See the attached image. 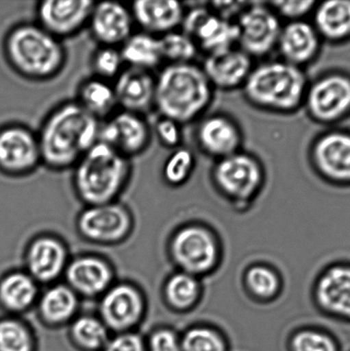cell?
Masks as SVG:
<instances>
[{
    "label": "cell",
    "instance_id": "obj_30",
    "mask_svg": "<svg viewBox=\"0 0 350 351\" xmlns=\"http://www.w3.org/2000/svg\"><path fill=\"white\" fill-rule=\"evenodd\" d=\"M164 302L175 312L185 313L197 307L201 301L202 287L200 278L177 271L164 281Z\"/></svg>",
    "mask_w": 350,
    "mask_h": 351
},
{
    "label": "cell",
    "instance_id": "obj_9",
    "mask_svg": "<svg viewBox=\"0 0 350 351\" xmlns=\"http://www.w3.org/2000/svg\"><path fill=\"white\" fill-rule=\"evenodd\" d=\"M99 299L98 317L114 335L136 332L145 317V295L129 281L116 282Z\"/></svg>",
    "mask_w": 350,
    "mask_h": 351
},
{
    "label": "cell",
    "instance_id": "obj_41",
    "mask_svg": "<svg viewBox=\"0 0 350 351\" xmlns=\"http://www.w3.org/2000/svg\"><path fill=\"white\" fill-rule=\"evenodd\" d=\"M279 17L293 21L303 20L308 14L313 12L317 2L315 1H273L267 3Z\"/></svg>",
    "mask_w": 350,
    "mask_h": 351
},
{
    "label": "cell",
    "instance_id": "obj_15",
    "mask_svg": "<svg viewBox=\"0 0 350 351\" xmlns=\"http://www.w3.org/2000/svg\"><path fill=\"white\" fill-rule=\"evenodd\" d=\"M95 1L44 0L36 6L37 23L58 39L75 36L88 25Z\"/></svg>",
    "mask_w": 350,
    "mask_h": 351
},
{
    "label": "cell",
    "instance_id": "obj_24",
    "mask_svg": "<svg viewBox=\"0 0 350 351\" xmlns=\"http://www.w3.org/2000/svg\"><path fill=\"white\" fill-rule=\"evenodd\" d=\"M321 36L313 23L299 20L282 26L277 48L284 61L303 68L317 58L321 49Z\"/></svg>",
    "mask_w": 350,
    "mask_h": 351
},
{
    "label": "cell",
    "instance_id": "obj_5",
    "mask_svg": "<svg viewBox=\"0 0 350 351\" xmlns=\"http://www.w3.org/2000/svg\"><path fill=\"white\" fill-rule=\"evenodd\" d=\"M308 86L303 68L276 60L253 68L242 91L249 104L257 108L290 114L303 106Z\"/></svg>",
    "mask_w": 350,
    "mask_h": 351
},
{
    "label": "cell",
    "instance_id": "obj_11",
    "mask_svg": "<svg viewBox=\"0 0 350 351\" xmlns=\"http://www.w3.org/2000/svg\"><path fill=\"white\" fill-rule=\"evenodd\" d=\"M181 26L183 32L208 55L232 49L238 43L234 21L222 19L209 7L194 6L185 12Z\"/></svg>",
    "mask_w": 350,
    "mask_h": 351
},
{
    "label": "cell",
    "instance_id": "obj_22",
    "mask_svg": "<svg viewBox=\"0 0 350 351\" xmlns=\"http://www.w3.org/2000/svg\"><path fill=\"white\" fill-rule=\"evenodd\" d=\"M116 103L123 111L149 112L154 106L156 78L151 71L125 67L115 79Z\"/></svg>",
    "mask_w": 350,
    "mask_h": 351
},
{
    "label": "cell",
    "instance_id": "obj_28",
    "mask_svg": "<svg viewBox=\"0 0 350 351\" xmlns=\"http://www.w3.org/2000/svg\"><path fill=\"white\" fill-rule=\"evenodd\" d=\"M314 23L321 38L330 41L345 39L350 34V1L330 0L317 3Z\"/></svg>",
    "mask_w": 350,
    "mask_h": 351
},
{
    "label": "cell",
    "instance_id": "obj_8",
    "mask_svg": "<svg viewBox=\"0 0 350 351\" xmlns=\"http://www.w3.org/2000/svg\"><path fill=\"white\" fill-rule=\"evenodd\" d=\"M77 230L89 243L116 245L128 239L133 232L132 212L118 202L87 206L79 213Z\"/></svg>",
    "mask_w": 350,
    "mask_h": 351
},
{
    "label": "cell",
    "instance_id": "obj_1",
    "mask_svg": "<svg viewBox=\"0 0 350 351\" xmlns=\"http://www.w3.org/2000/svg\"><path fill=\"white\" fill-rule=\"evenodd\" d=\"M101 125L75 99L57 106L37 133L42 165L57 171L74 168L99 142Z\"/></svg>",
    "mask_w": 350,
    "mask_h": 351
},
{
    "label": "cell",
    "instance_id": "obj_4",
    "mask_svg": "<svg viewBox=\"0 0 350 351\" xmlns=\"http://www.w3.org/2000/svg\"><path fill=\"white\" fill-rule=\"evenodd\" d=\"M7 60L20 77L47 81L64 70L67 51L63 43L39 24L22 23L10 30L5 40Z\"/></svg>",
    "mask_w": 350,
    "mask_h": 351
},
{
    "label": "cell",
    "instance_id": "obj_6",
    "mask_svg": "<svg viewBox=\"0 0 350 351\" xmlns=\"http://www.w3.org/2000/svg\"><path fill=\"white\" fill-rule=\"evenodd\" d=\"M168 254L177 271L200 278L214 273L221 264V241L208 226L190 223L171 236Z\"/></svg>",
    "mask_w": 350,
    "mask_h": 351
},
{
    "label": "cell",
    "instance_id": "obj_25",
    "mask_svg": "<svg viewBox=\"0 0 350 351\" xmlns=\"http://www.w3.org/2000/svg\"><path fill=\"white\" fill-rule=\"evenodd\" d=\"M129 8L135 24L156 36L177 30L185 14L183 3L175 0H137Z\"/></svg>",
    "mask_w": 350,
    "mask_h": 351
},
{
    "label": "cell",
    "instance_id": "obj_16",
    "mask_svg": "<svg viewBox=\"0 0 350 351\" xmlns=\"http://www.w3.org/2000/svg\"><path fill=\"white\" fill-rule=\"evenodd\" d=\"M68 261L64 241L51 234L34 237L24 253L25 271L38 284H55L64 274Z\"/></svg>",
    "mask_w": 350,
    "mask_h": 351
},
{
    "label": "cell",
    "instance_id": "obj_42",
    "mask_svg": "<svg viewBox=\"0 0 350 351\" xmlns=\"http://www.w3.org/2000/svg\"><path fill=\"white\" fill-rule=\"evenodd\" d=\"M154 132L163 146L174 149L179 147L183 138L180 123L166 117H161L154 126Z\"/></svg>",
    "mask_w": 350,
    "mask_h": 351
},
{
    "label": "cell",
    "instance_id": "obj_32",
    "mask_svg": "<svg viewBox=\"0 0 350 351\" xmlns=\"http://www.w3.org/2000/svg\"><path fill=\"white\" fill-rule=\"evenodd\" d=\"M68 325V338L82 351H101L111 339V332L98 316L77 315Z\"/></svg>",
    "mask_w": 350,
    "mask_h": 351
},
{
    "label": "cell",
    "instance_id": "obj_37",
    "mask_svg": "<svg viewBox=\"0 0 350 351\" xmlns=\"http://www.w3.org/2000/svg\"><path fill=\"white\" fill-rule=\"evenodd\" d=\"M159 37L164 61L168 64L191 63L197 56V44L183 31L175 30Z\"/></svg>",
    "mask_w": 350,
    "mask_h": 351
},
{
    "label": "cell",
    "instance_id": "obj_40",
    "mask_svg": "<svg viewBox=\"0 0 350 351\" xmlns=\"http://www.w3.org/2000/svg\"><path fill=\"white\" fill-rule=\"evenodd\" d=\"M146 346L147 351H182L180 335L166 326L154 329L146 339Z\"/></svg>",
    "mask_w": 350,
    "mask_h": 351
},
{
    "label": "cell",
    "instance_id": "obj_17",
    "mask_svg": "<svg viewBox=\"0 0 350 351\" xmlns=\"http://www.w3.org/2000/svg\"><path fill=\"white\" fill-rule=\"evenodd\" d=\"M65 284L79 298H101L115 283L114 268L96 254H82L70 260L65 269Z\"/></svg>",
    "mask_w": 350,
    "mask_h": 351
},
{
    "label": "cell",
    "instance_id": "obj_39",
    "mask_svg": "<svg viewBox=\"0 0 350 351\" xmlns=\"http://www.w3.org/2000/svg\"><path fill=\"white\" fill-rule=\"evenodd\" d=\"M125 65L119 47L101 46L92 54L91 66L96 77L106 81L116 79Z\"/></svg>",
    "mask_w": 350,
    "mask_h": 351
},
{
    "label": "cell",
    "instance_id": "obj_43",
    "mask_svg": "<svg viewBox=\"0 0 350 351\" xmlns=\"http://www.w3.org/2000/svg\"><path fill=\"white\" fill-rule=\"evenodd\" d=\"M101 351H147L146 340L136 332L111 337Z\"/></svg>",
    "mask_w": 350,
    "mask_h": 351
},
{
    "label": "cell",
    "instance_id": "obj_36",
    "mask_svg": "<svg viewBox=\"0 0 350 351\" xmlns=\"http://www.w3.org/2000/svg\"><path fill=\"white\" fill-rule=\"evenodd\" d=\"M195 167V157L186 147H177L167 157L162 168L164 181L176 188L186 184Z\"/></svg>",
    "mask_w": 350,
    "mask_h": 351
},
{
    "label": "cell",
    "instance_id": "obj_14",
    "mask_svg": "<svg viewBox=\"0 0 350 351\" xmlns=\"http://www.w3.org/2000/svg\"><path fill=\"white\" fill-rule=\"evenodd\" d=\"M151 140L152 130L139 113L120 110L101 122L99 141L129 159L145 152Z\"/></svg>",
    "mask_w": 350,
    "mask_h": 351
},
{
    "label": "cell",
    "instance_id": "obj_33",
    "mask_svg": "<svg viewBox=\"0 0 350 351\" xmlns=\"http://www.w3.org/2000/svg\"><path fill=\"white\" fill-rule=\"evenodd\" d=\"M246 290L260 302H271L280 294V275L268 265L257 263L247 268L243 276Z\"/></svg>",
    "mask_w": 350,
    "mask_h": 351
},
{
    "label": "cell",
    "instance_id": "obj_34",
    "mask_svg": "<svg viewBox=\"0 0 350 351\" xmlns=\"http://www.w3.org/2000/svg\"><path fill=\"white\" fill-rule=\"evenodd\" d=\"M32 329L17 316L0 318V351H36Z\"/></svg>",
    "mask_w": 350,
    "mask_h": 351
},
{
    "label": "cell",
    "instance_id": "obj_13",
    "mask_svg": "<svg viewBox=\"0 0 350 351\" xmlns=\"http://www.w3.org/2000/svg\"><path fill=\"white\" fill-rule=\"evenodd\" d=\"M42 165L37 133L22 123L0 130V170L10 176L29 175Z\"/></svg>",
    "mask_w": 350,
    "mask_h": 351
},
{
    "label": "cell",
    "instance_id": "obj_26",
    "mask_svg": "<svg viewBox=\"0 0 350 351\" xmlns=\"http://www.w3.org/2000/svg\"><path fill=\"white\" fill-rule=\"evenodd\" d=\"M79 298L66 284L55 283L40 294L36 302L38 316L43 324L60 328L77 317Z\"/></svg>",
    "mask_w": 350,
    "mask_h": 351
},
{
    "label": "cell",
    "instance_id": "obj_29",
    "mask_svg": "<svg viewBox=\"0 0 350 351\" xmlns=\"http://www.w3.org/2000/svg\"><path fill=\"white\" fill-rule=\"evenodd\" d=\"M119 49L127 67L151 71L164 62L160 37L144 31L134 32Z\"/></svg>",
    "mask_w": 350,
    "mask_h": 351
},
{
    "label": "cell",
    "instance_id": "obj_23",
    "mask_svg": "<svg viewBox=\"0 0 350 351\" xmlns=\"http://www.w3.org/2000/svg\"><path fill=\"white\" fill-rule=\"evenodd\" d=\"M212 87L232 90L240 87L253 70L252 58L238 48L208 54L202 66Z\"/></svg>",
    "mask_w": 350,
    "mask_h": 351
},
{
    "label": "cell",
    "instance_id": "obj_10",
    "mask_svg": "<svg viewBox=\"0 0 350 351\" xmlns=\"http://www.w3.org/2000/svg\"><path fill=\"white\" fill-rule=\"evenodd\" d=\"M236 23L240 49L249 56H266L277 47L282 25L268 3H249Z\"/></svg>",
    "mask_w": 350,
    "mask_h": 351
},
{
    "label": "cell",
    "instance_id": "obj_19",
    "mask_svg": "<svg viewBox=\"0 0 350 351\" xmlns=\"http://www.w3.org/2000/svg\"><path fill=\"white\" fill-rule=\"evenodd\" d=\"M195 136L201 152L216 160L241 151L242 130L238 123L227 115L218 113L201 119Z\"/></svg>",
    "mask_w": 350,
    "mask_h": 351
},
{
    "label": "cell",
    "instance_id": "obj_21",
    "mask_svg": "<svg viewBox=\"0 0 350 351\" xmlns=\"http://www.w3.org/2000/svg\"><path fill=\"white\" fill-rule=\"evenodd\" d=\"M313 295L325 314L350 319V267L334 265L325 268L314 282Z\"/></svg>",
    "mask_w": 350,
    "mask_h": 351
},
{
    "label": "cell",
    "instance_id": "obj_3",
    "mask_svg": "<svg viewBox=\"0 0 350 351\" xmlns=\"http://www.w3.org/2000/svg\"><path fill=\"white\" fill-rule=\"evenodd\" d=\"M73 169L72 185L85 206L116 202L132 173L130 159L101 141Z\"/></svg>",
    "mask_w": 350,
    "mask_h": 351
},
{
    "label": "cell",
    "instance_id": "obj_27",
    "mask_svg": "<svg viewBox=\"0 0 350 351\" xmlns=\"http://www.w3.org/2000/svg\"><path fill=\"white\" fill-rule=\"evenodd\" d=\"M39 284L25 270L10 271L0 278V307L17 316L36 305Z\"/></svg>",
    "mask_w": 350,
    "mask_h": 351
},
{
    "label": "cell",
    "instance_id": "obj_31",
    "mask_svg": "<svg viewBox=\"0 0 350 351\" xmlns=\"http://www.w3.org/2000/svg\"><path fill=\"white\" fill-rule=\"evenodd\" d=\"M75 101L101 121L114 113L118 106L114 86L109 81L96 77L82 82Z\"/></svg>",
    "mask_w": 350,
    "mask_h": 351
},
{
    "label": "cell",
    "instance_id": "obj_2",
    "mask_svg": "<svg viewBox=\"0 0 350 351\" xmlns=\"http://www.w3.org/2000/svg\"><path fill=\"white\" fill-rule=\"evenodd\" d=\"M202 68L192 63L168 64L156 77L154 108L161 116L184 125L211 105L214 91Z\"/></svg>",
    "mask_w": 350,
    "mask_h": 351
},
{
    "label": "cell",
    "instance_id": "obj_44",
    "mask_svg": "<svg viewBox=\"0 0 350 351\" xmlns=\"http://www.w3.org/2000/svg\"><path fill=\"white\" fill-rule=\"evenodd\" d=\"M249 3L243 1L212 2L209 8L222 19L232 21V17H238Z\"/></svg>",
    "mask_w": 350,
    "mask_h": 351
},
{
    "label": "cell",
    "instance_id": "obj_35",
    "mask_svg": "<svg viewBox=\"0 0 350 351\" xmlns=\"http://www.w3.org/2000/svg\"><path fill=\"white\" fill-rule=\"evenodd\" d=\"M180 338L182 351H229L225 335L214 326H191Z\"/></svg>",
    "mask_w": 350,
    "mask_h": 351
},
{
    "label": "cell",
    "instance_id": "obj_7",
    "mask_svg": "<svg viewBox=\"0 0 350 351\" xmlns=\"http://www.w3.org/2000/svg\"><path fill=\"white\" fill-rule=\"evenodd\" d=\"M211 178L223 197L241 208L248 206L262 191L266 174L256 157L241 150L216 160Z\"/></svg>",
    "mask_w": 350,
    "mask_h": 351
},
{
    "label": "cell",
    "instance_id": "obj_18",
    "mask_svg": "<svg viewBox=\"0 0 350 351\" xmlns=\"http://www.w3.org/2000/svg\"><path fill=\"white\" fill-rule=\"evenodd\" d=\"M310 160L315 173L325 180L350 181V136L332 132L317 136L311 144Z\"/></svg>",
    "mask_w": 350,
    "mask_h": 351
},
{
    "label": "cell",
    "instance_id": "obj_38",
    "mask_svg": "<svg viewBox=\"0 0 350 351\" xmlns=\"http://www.w3.org/2000/svg\"><path fill=\"white\" fill-rule=\"evenodd\" d=\"M290 351H338L337 343L328 333L320 329L297 330L289 340Z\"/></svg>",
    "mask_w": 350,
    "mask_h": 351
},
{
    "label": "cell",
    "instance_id": "obj_20",
    "mask_svg": "<svg viewBox=\"0 0 350 351\" xmlns=\"http://www.w3.org/2000/svg\"><path fill=\"white\" fill-rule=\"evenodd\" d=\"M88 26L101 46L120 47L134 33L135 21L129 7L122 3L95 2Z\"/></svg>",
    "mask_w": 350,
    "mask_h": 351
},
{
    "label": "cell",
    "instance_id": "obj_12",
    "mask_svg": "<svg viewBox=\"0 0 350 351\" xmlns=\"http://www.w3.org/2000/svg\"><path fill=\"white\" fill-rule=\"evenodd\" d=\"M303 106L314 122L337 121L350 108V81L340 74L321 75L308 84Z\"/></svg>",
    "mask_w": 350,
    "mask_h": 351
}]
</instances>
